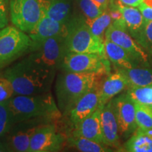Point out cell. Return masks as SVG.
<instances>
[{"label": "cell", "mask_w": 152, "mask_h": 152, "mask_svg": "<svg viewBox=\"0 0 152 152\" xmlns=\"http://www.w3.org/2000/svg\"><path fill=\"white\" fill-rule=\"evenodd\" d=\"M7 104L14 124L33 119L52 121L60 118L62 114L49 92L31 95L16 94Z\"/></svg>", "instance_id": "7a4b0ae2"}, {"label": "cell", "mask_w": 152, "mask_h": 152, "mask_svg": "<svg viewBox=\"0 0 152 152\" xmlns=\"http://www.w3.org/2000/svg\"><path fill=\"white\" fill-rule=\"evenodd\" d=\"M85 20L92 33L102 40H105L106 30L113 22L108 9H106L103 14L97 18L92 19V20H87L85 18Z\"/></svg>", "instance_id": "cb8c5ba5"}, {"label": "cell", "mask_w": 152, "mask_h": 152, "mask_svg": "<svg viewBox=\"0 0 152 152\" xmlns=\"http://www.w3.org/2000/svg\"><path fill=\"white\" fill-rule=\"evenodd\" d=\"M126 93L134 103L152 106V85L144 87L130 86Z\"/></svg>", "instance_id": "d4e9b609"}, {"label": "cell", "mask_w": 152, "mask_h": 152, "mask_svg": "<svg viewBox=\"0 0 152 152\" xmlns=\"http://www.w3.org/2000/svg\"><path fill=\"white\" fill-rule=\"evenodd\" d=\"M129 87V83L125 75L120 70L109 74L100 85V105L102 107Z\"/></svg>", "instance_id": "e0dca14e"}, {"label": "cell", "mask_w": 152, "mask_h": 152, "mask_svg": "<svg viewBox=\"0 0 152 152\" xmlns=\"http://www.w3.org/2000/svg\"><path fill=\"white\" fill-rule=\"evenodd\" d=\"M1 75L10 81L15 95H31L48 92L54 81L55 72L41 69L25 57L7 68Z\"/></svg>", "instance_id": "6da1fadb"}, {"label": "cell", "mask_w": 152, "mask_h": 152, "mask_svg": "<svg viewBox=\"0 0 152 152\" xmlns=\"http://www.w3.org/2000/svg\"><path fill=\"white\" fill-rule=\"evenodd\" d=\"M9 1L0 0V30L7 27L9 22Z\"/></svg>", "instance_id": "4dcf8cb0"}, {"label": "cell", "mask_w": 152, "mask_h": 152, "mask_svg": "<svg viewBox=\"0 0 152 152\" xmlns=\"http://www.w3.org/2000/svg\"><path fill=\"white\" fill-rule=\"evenodd\" d=\"M94 1H96L99 4H100L106 10L109 7L111 0H94Z\"/></svg>", "instance_id": "836d02e7"}, {"label": "cell", "mask_w": 152, "mask_h": 152, "mask_svg": "<svg viewBox=\"0 0 152 152\" xmlns=\"http://www.w3.org/2000/svg\"><path fill=\"white\" fill-rule=\"evenodd\" d=\"M84 17L87 20L97 18L105 11L103 7L94 0H76Z\"/></svg>", "instance_id": "484cf974"}, {"label": "cell", "mask_w": 152, "mask_h": 152, "mask_svg": "<svg viewBox=\"0 0 152 152\" xmlns=\"http://www.w3.org/2000/svg\"><path fill=\"white\" fill-rule=\"evenodd\" d=\"M66 53H87L106 56L104 41L91 31L84 16H72L67 23Z\"/></svg>", "instance_id": "277c9868"}, {"label": "cell", "mask_w": 152, "mask_h": 152, "mask_svg": "<svg viewBox=\"0 0 152 152\" xmlns=\"http://www.w3.org/2000/svg\"><path fill=\"white\" fill-rule=\"evenodd\" d=\"M138 9L141 11L144 20H152V7L148 6L142 2L138 7Z\"/></svg>", "instance_id": "1f68e13d"}, {"label": "cell", "mask_w": 152, "mask_h": 152, "mask_svg": "<svg viewBox=\"0 0 152 152\" xmlns=\"http://www.w3.org/2000/svg\"><path fill=\"white\" fill-rule=\"evenodd\" d=\"M118 7L123 15V20L126 24L127 28L136 41L138 40L143 28L144 20L141 11L138 7H133L126 6L118 1Z\"/></svg>", "instance_id": "d6986e66"}, {"label": "cell", "mask_w": 152, "mask_h": 152, "mask_svg": "<svg viewBox=\"0 0 152 152\" xmlns=\"http://www.w3.org/2000/svg\"><path fill=\"white\" fill-rule=\"evenodd\" d=\"M111 100L118 124L119 134L125 137L134 134L138 128L134 102L127 93L119 95Z\"/></svg>", "instance_id": "7c38bea8"}, {"label": "cell", "mask_w": 152, "mask_h": 152, "mask_svg": "<svg viewBox=\"0 0 152 152\" xmlns=\"http://www.w3.org/2000/svg\"><path fill=\"white\" fill-rule=\"evenodd\" d=\"M124 149L125 151L130 152H152V138L137 128L125 144Z\"/></svg>", "instance_id": "603a6c76"}, {"label": "cell", "mask_w": 152, "mask_h": 152, "mask_svg": "<svg viewBox=\"0 0 152 152\" xmlns=\"http://www.w3.org/2000/svg\"><path fill=\"white\" fill-rule=\"evenodd\" d=\"M0 151H7L4 144L3 142L1 141V140H0Z\"/></svg>", "instance_id": "e575fe53"}, {"label": "cell", "mask_w": 152, "mask_h": 152, "mask_svg": "<svg viewBox=\"0 0 152 152\" xmlns=\"http://www.w3.org/2000/svg\"><path fill=\"white\" fill-rule=\"evenodd\" d=\"M135 104L136 122L138 128H152V108L151 106Z\"/></svg>", "instance_id": "4316f807"}, {"label": "cell", "mask_w": 152, "mask_h": 152, "mask_svg": "<svg viewBox=\"0 0 152 152\" xmlns=\"http://www.w3.org/2000/svg\"><path fill=\"white\" fill-rule=\"evenodd\" d=\"M125 75L129 87H144L152 85V71L148 68H118Z\"/></svg>", "instance_id": "7402d4cb"}, {"label": "cell", "mask_w": 152, "mask_h": 152, "mask_svg": "<svg viewBox=\"0 0 152 152\" xmlns=\"http://www.w3.org/2000/svg\"><path fill=\"white\" fill-rule=\"evenodd\" d=\"M47 119H33L16 123L3 137L7 151L28 152L32 137L38 129L47 123Z\"/></svg>", "instance_id": "9c48e42d"}, {"label": "cell", "mask_w": 152, "mask_h": 152, "mask_svg": "<svg viewBox=\"0 0 152 152\" xmlns=\"http://www.w3.org/2000/svg\"><path fill=\"white\" fill-rule=\"evenodd\" d=\"M151 108H152V106H151Z\"/></svg>", "instance_id": "d590c367"}, {"label": "cell", "mask_w": 152, "mask_h": 152, "mask_svg": "<svg viewBox=\"0 0 152 152\" xmlns=\"http://www.w3.org/2000/svg\"><path fill=\"white\" fill-rule=\"evenodd\" d=\"M106 56L87 53H66L61 64V71L109 74L110 65Z\"/></svg>", "instance_id": "52a82bcc"}, {"label": "cell", "mask_w": 152, "mask_h": 152, "mask_svg": "<svg viewBox=\"0 0 152 152\" xmlns=\"http://www.w3.org/2000/svg\"><path fill=\"white\" fill-rule=\"evenodd\" d=\"M14 95V90L10 81L2 75L0 76V104L7 103Z\"/></svg>", "instance_id": "f546056e"}, {"label": "cell", "mask_w": 152, "mask_h": 152, "mask_svg": "<svg viewBox=\"0 0 152 152\" xmlns=\"http://www.w3.org/2000/svg\"><path fill=\"white\" fill-rule=\"evenodd\" d=\"M66 33L48 38L30 49L26 58L41 69L56 72L66 54Z\"/></svg>", "instance_id": "5b68a950"}, {"label": "cell", "mask_w": 152, "mask_h": 152, "mask_svg": "<svg viewBox=\"0 0 152 152\" xmlns=\"http://www.w3.org/2000/svg\"><path fill=\"white\" fill-rule=\"evenodd\" d=\"M43 14L56 21L67 23L71 18L73 0H39Z\"/></svg>", "instance_id": "ac0fdd59"}, {"label": "cell", "mask_w": 152, "mask_h": 152, "mask_svg": "<svg viewBox=\"0 0 152 152\" xmlns=\"http://www.w3.org/2000/svg\"><path fill=\"white\" fill-rule=\"evenodd\" d=\"M118 1L123 4L133 7H138L143 2V0H118Z\"/></svg>", "instance_id": "d6a6232c"}, {"label": "cell", "mask_w": 152, "mask_h": 152, "mask_svg": "<svg viewBox=\"0 0 152 152\" xmlns=\"http://www.w3.org/2000/svg\"><path fill=\"white\" fill-rule=\"evenodd\" d=\"M148 52L152 54V20L144 21L140 37L137 41Z\"/></svg>", "instance_id": "f1b7e54d"}, {"label": "cell", "mask_w": 152, "mask_h": 152, "mask_svg": "<svg viewBox=\"0 0 152 152\" xmlns=\"http://www.w3.org/2000/svg\"><path fill=\"white\" fill-rule=\"evenodd\" d=\"M11 20L15 27L28 33L43 15L39 0H9Z\"/></svg>", "instance_id": "ba28073f"}, {"label": "cell", "mask_w": 152, "mask_h": 152, "mask_svg": "<svg viewBox=\"0 0 152 152\" xmlns=\"http://www.w3.org/2000/svg\"><path fill=\"white\" fill-rule=\"evenodd\" d=\"M66 137L58 132L54 124L47 123L36 131L30 140L28 152H56L62 149Z\"/></svg>", "instance_id": "8fae6325"}, {"label": "cell", "mask_w": 152, "mask_h": 152, "mask_svg": "<svg viewBox=\"0 0 152 152\" xmlns=\"http://www.w3.org/2000/svg\"><path fill=\"white\" fill-rule=\"evenodd\" d=\"M67 31V23L56 21L43 14L37 24L31 31L27 33L32 40L30 49L37 47L49 37L65 33Z\"/></svg>", "instance_id": "5bb4252c"}, {"label": "cell", "mask_w": 152, "mask_h": 152, "mask_svg": "<svg viewBox=\"0 0 152 152\" xmlns=\"http://www.w3.org/2000/svg\"><path fill=\"white\" fill-rule=\"evenodd\" d=\"M66 142L68 147L81 152H109L112 151L111 147L106 144L99 143L94 140L83 137L70 134L66 137Z\"/></svg>", "instance_id": "44dd1931"}, {"label": "cell", "mask_w": 152, "mask_h": 152, "mask_svg": "<svg viewBox=\"0 0 152 152\" xmlns=\"http://www.w3.org/2000/svg\"><path fill=\"white\" fill-rule=\"evenodd\" d=\"M104 49L107 58L118 68H131L136 61L129 53L121 47L108 39L104 40Z\"/></svg>", "instance_id": "ffe728a7"}, {"label": "cell", "mask_w": 152, "mask_h": 152, "mask_svg": "<svg viewBox=\"0 0 152 152\" xmlns=\"http://www.w3.org/2000/svg\"><path fill=\"white\" fill-rule=\"evenodd\" d=\"M105 39H109L124 49L136 61L147 62V54L141 45L131 35L124 20L112 22L106 30Z\"/></svg>", "instance_id": "30bf717a"}, {"label": "cell", "mask_w": 152, "mask_h": 152, "mask_svg": "<svg viewBox=\"0 0 152 152\" xmlns=\"http://www.w3.org/2000/svg\"><path fill=\"white\" fill-rule=\"evenodd\" d=\"M101 121L104 143L111 148L119 149L121 147L119 128L112 100L102 108Z\"/></svg>", "instance_id": "9a60e30c"}, {"label": "cell", "mask_w": 152, "mask_h": 152, "mask_svg": "<svg viewBox=\"0 0 152 152\" xmlns=\"http://www.w3.org/2000/svg\"><path fill=\"white\" fill-rule=\"evenodd\" d=\"M32 40L26 33L15 26L0 30V69L30 52Z\"/></svg>", "instance_id": "8992f818"}, {"label": "cell", "mask_w": 152, "mask_h": 152, "mask_svg": "<svg viewBox=\"0 0 152 152\" xmlns=\"http://www.w3.org/2000/svg\"><path fill=\"white\" fill-rule=\"evenodd\" d=\"M100 85L99 83L83 95L68 114L73 126L102 107L100 105Z\"/></svg>", "instance_id": "4fadbf2b"}, {"label": "cell", "mask_w": 152, "mask_h": 152, "mask_svg": "<svg viewBox=\"0 0 152 152\" xmlns=\"http://www.w3.org/2000/svg\"><path fill=\"white\" fill-rule=\"evenodd\" d=\"M101 75L89 73L62 71L55 85L57 106L61 113L68 115L77 102L99 83Z\"/></svg>", "instance_id": "3957f363"}, {"label": "cell", "mask_w": 152, "mask_h": 152, "mask_svg": "<svg viewBox=\"0 0 152 152\" xmlns=\"http://www.w3.org/2000/svg\"><path fill=\"white\" fill-rule=\"evenodd\" d=\"M14 125L7 104H0V138L3 137Z\"/></svg>", "instance_id": "83f0119b"}, {"label": "cell", "mask_w": 152, "mask_h": 152, "mask_svg": "<svg viewBox=\"0 0 152 152\" xmlns=\"http://www.w3.org/2000/svg\"><path fill=\"white\" fill-rule=\"evenodd\" d=\"M102 108L100 107L86 118L83 120L78 124L73 126V129L71 132V134L90 139L99 143L104 144L101 121Z\"/></svg>", "instance_id": "2e32d148"}]
</instances>
